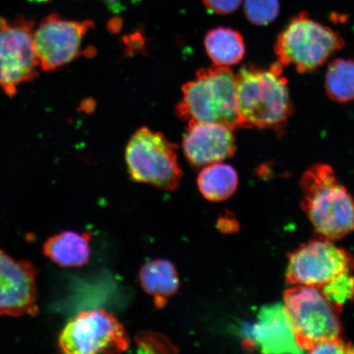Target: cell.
I'll return each instance as SVG.
<instances>
[{
    "label": "cell",
    "mask_w": 354,
    "mask_h": 354,
    "mask_svg": "<svg viewBox=\"0 0 354 354\" xmlns=\"http://www.w3.org/2000/svg\"><path fill=\"white\" fill-rule=\"evenodd\" d=\"M283 66L279 62L268 68L247 64L236 75L239 113L247 128L282 129L293 113Z\"/></svg>",
    "instance_id": "cell-1"
},
{
    "label": "cell",
    "mask_w": 354,
    "mask_h": 354,
    "mask_svg": "<svg viewBox=\"0 0 354 354\" xmlns=\"http://www.w3.org/2000/svg\"><path fill=\"white\" fill-rule=\"evenodd\" d=\"M302 207L321 238L335 241L354 232V198L333 168L316 165L301 179Z\"/></svg>",
    "instance_id": "cell-2"
},
{
    "label": "cell",
    "mask_w": 354,
    "mask_h": 354,
    "mask_svg": "<svg viewBox=\"0 0 354 354\" xmlns=\"http://www.w3.org/2000/svg\"><path fill=\"white\" fill-rule=\"evenodd\" d=\"M176 112L185 121L219 123L238 130L247 128L239 113L236 77L227 66L202 68L183 87Z\"/></svg>",
    "instance_id": "cell-3"
},
{
    "label": "cell",
    "mask_w": 354,
    "mask_h": 354,
    "mask_svg": "<svg viewBox=\"0 0 354 354\" xmlns=\"http://www.w3.org/2000/svg\"><path fill=\"white\" fill-rule=\"evenodd\" d=\"M344 47V39L338 32L314 21L307 12H300L278 35L275 52L281 65L308 73L319 68Z\"/></svg>",
    "instance_id": "cell-4"
},
{
    "label": "cell",
    "mask_w": 354,
    "mask_h": 354,
    "mask_svg": "<svg viewBox=\"0 0 354 354\" xmlns=\"http://www.w3.org/2000/svg\"><path fill=\"white\" fill-rule=\"evenodd\" d=\"M177 146L161 132L141 127L132 135L126 147L128 172L136 183L148 184L166 192L179 187L183 171Z\"/></svg>",
    "instance_id": "cell-5"
},
{
    "label": "cell",
    "mask_w": 354,
    "mask_h": 354,
    "mask_svg": "<svg viewBox=\"0 0 354 354\" xmlns=\"http://www.w3.org/2000/svg\"><path fill=\"white\" fill-rule=\"evenodd\" d=\"M284 300L301 351L309 353L317 344L340 337L339 313L320 289L295 286L285 292Z\"/></svg>",
    "instance_id": "cell-6"
},
{
    "label": "cell",
    "mask_w": 354,
    "mask_h": 354,
    "mask_svg": "<svg viewBox=\"0 0 354 354\" xmlns=\"http://www.w3.org/2000/svg\"><path fill=\"white\" fill-rule=\"evenodd\" d=\"M129 346L125 327L104 309L80 313L59 337L60 351L68 354L121 353Z\"/></svg>",
    "instance_id": "cell-7"
},
{
    "label": "cell",
    "mask_w": 354,
    "mask_h": 354,
    "mask_svg": "<svg viewBox=\"0 0 354 354\" xmlns=\"http://www.w3.org/2000/svg\"><path fill=\"white\" fill-rule=\"evenodd\" d=\"M35 28V21L25 17L10 21L0 17V90L8 96L38 76Z\"/></svg>",
    "instance_id": "cell-8"
},
{
    "label": "cell",
    "mask_w": 354,
    "mask_h": 354,
    "mask_svg": "<svg viewBox=\"0 0 354 354\" xmlns=\"http://www.w3.org/2000/svg\"><path fill=\"white\" fill-rule=\"evenodd\" d=\"M354 259L327 239L310 241L289 255L288 283L321 288L343 273L353 272Z\"/></svg>",
    "instance_id": "cell-9"
},
{
    "label": "cell",
    "mask_w": 354,
    "mask_h": 354,
    "mask_svg": "<svg viewBox=\"0 0 354 354\" xmlns=\"http://www.w3.org/2000/svg\"><path fill=\"white\" fill-rule=\"evenodd\" d=\"M94 26L93 21L65 20L55 13L44 17L33 32L39 68L50 72L86 55L87 52L82 50L83 39Z\"/></svg>",
    "instance_id": "cell-10"
},
{
    "label": "cell",
    "mask_w": 354,
    "mask_h": 354,
    "mask_svg": "<svg viewBox=\"0 0 354 354\" xmlns=\"http://www.w3.org/2000/svg\"><path fill=\"white\" fill-rule=\"evenodd\" d=\"M37 276L32 263L0 250V317L37 315Z\"/></svg>",
    "instance_id": "cell-11"
},
{
    "label": "cell",
    "mask_w": 354,
    "mask_h": 354,
    "mask_svg": "<svg viewBox=\"0 0 354 354\" xmlns=\"http://www.w3.org/2000/svg\"><path fill=\"white\" fill-rule=\"evenodd\" d=\"M188 122L183 146L190 165L203 167L234 156L236 145L232 128L219 123Z\"/></svg>",
    "instance_id": "cell-12"
},
{
    "label": "cell",
    "mask_w": 354,
    "mask_h": 354,
    "mask_svg": "<svg viewBox=\"0 0 354 354\" xmlns=\"http://www.w3.org/2000/svg\"><path fill=\"white\" fill-rule=\"evenodd\" d=\"M243 344L263 353H301L295 332L284 304L261 309L258 322L252 327Z\"/></svg>",
    "instance_id": "cell-13"
},
{
    "label": "cell",
    "mask_w": 354,
    "mask_h": 354,
    "mask_svg": "<svg viewBox=\"0 0 354 354\" xmlns=\"http://www.w3.org/2000/svg\"><path fill=\"white\" fill-rule=\"evenodd\" d=\"M92 233L66 231L55 234L44 243L43 252L63 268H82L90 261Z\"/></svg>",
    "instance_id": "cell-14"
},
{
    "label": "cell",
    "mask_w": 354,
    "mask_h": 354,
    "mask_svg": "<svg viewBox=\"0 0 354 354\" xmlns=\"http://www.w3.org/2000/svg\"><path fill=\"white\" fill-rule=\"evenodd\" d=\"M143 290L153 299L155 308H165L180 289V278L169 260L155 259L145 263L139 273Z\"/></svg>",
    "instance_id": "cell-15"
},
{
    "label": "cell",
    "mask_w": 354,
    "mask_h": 354,
    "mask_svg": "<svg viewBox=\"0 0 354 354\" xmlns=\"http://www.w3.org/2000/svg\"><path fill=\"white\" fill-rule=\"evenodd\" d=\"M207 55L216 66H229L238 64L245 57V44L241 34L227 28L209 30L205 38Z\"/></svg>",
    "instance_id": "cell-16"
},
{
    "label": "cell",
    "mask_w": 354,
    "mask_h": 354,
    "mask_svg": "<svg viewBox=\"0 0 354 354\" xmlns=\"http://www.w3.org/2000/svg\"><path fill=\"white\" fill-rule=\"evenodd\" d=\"M197 184L199 192L207 201L221 202L236 192L239 177L234 167L219 162L203 167Z\"/></svg>",
    "instance_id": "cell-17"
},
{
    "label": "cell",
    "mask_w": 354,
    "mask_h": 354,
    "mask_svg": "<svg viewBox=\"0 0 354 354\" xmlns=\"http://www.w3.org/2000/svg\"><path fill=\"white\" fill-rule=\"evenodd\" d=\"M325 87L329 98L339 104L354 100V60L331 62L326 74Z\"/></svg>",
    "instance_id": "cell-18"
},
{
    "label": "cell",
    "mask_w": 354,
    "mask_h": 354,
    "mask_svg": "<svg viewBox=\"0 0 354 354\" xmlns=\"http://www.w3.org/2000/svg\"><path fill=\"white\" fill-rule=\"evenodd\" d=\"M318 289L340 313L345 303L354 300V276L352 272L343 273Z\"/></svg>",
    "instance_id": "cell-19"
},
{
    "label": "cell",
    "mask_w": 354,
    "mask_h": 354,
    "mask_svg": "<svg viewBox=\"0 0 354 354\" xmlns=\"http://www.w3.org/2000/svg\"><path fill=\"white\" fill-rule=\"evenodd\" d=\"M246 19L256 26H267L277 19L280 12L278 0H245Z\"/></svg>",
    "instance_id": "cell-20"
},
{
    "label": "cell",
    "mask_w": 354,
    "mask_h": 354,
    "mask_svg": "<svg viewBox=\"0 0 354 354\" xmlns=\"http://www.w3.org/2000/svg\"><path fill=\"white\" fill-rule=\"evenodd\" d=\"M138 351L144 353H176L178 348L166 335L158 332L145 330L135 337Z\"/></svg>",
    "instance_id": "cell-21"
},
{
    "label": "cell",
    "mask_w": 354,
    "mask_h": 354,
    "mask_svg": "<svg viewBox=\"0 0 354 354\" xmlns=\"http://www.w3.org/2000/svg\"><path fill=\"white\" fill-rule=\"evenodd\" d=\"M310 353H354V346L342 337L325 340L314 346Z\"/></svg>",
    "instance_id": "cell-22"
},
{
    "label": "cell",
    "mask_w": 354,
    "mask_h": 354,
    "mask_svg": "<svg viewBox=\"0 0 354 354\" xmlns=\"http://www.w3.org/2000/svg\"><path fill=\"white\" fill-rule=\"evenodd\" d=\"M209 11L220 15H228L241 7L243 0H203Z\"/></svg>",
    "instance_id": "cell-23"
},
{
    "label": "cell",
    "mask_w": 354,
    "mask_h": 354,
    "mask_svg": "<svg viewBox=\"0 0 354 354\" xmlns=\"http://www.w3.org/2000/svg\"><path fill=\"white\" fill-rule=\"evenodd\" d=\"M104 1L106 6L113 12H121L124 8L121 0H104Z\"/></svg>",
    "instance_id": "cell-24"
},
{
    "label": "cell",
    "mask_w": 354,
    "mask_h": 354,
    "mask_svg": "<svg viewBox=\"0 0 354 354\" xmlns=\"http://www.w3.org/2000/svg\"><path fill=\"white\" fill-rule=\"evenodd\" d=\"M39 1H48V0H39Z\"/></svg>",
    "instance_id": "cell-25"
}]
</instances>
